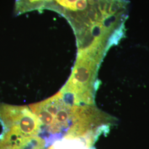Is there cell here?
Listing matches in <instances>:
<instances>
[{
	"label": "cell",
	"instance_id": "obj_1",
	"mask_svg": "<svg viewBox=\"0 0 149 149\" xmlns=\"http://www.w3.org/2000/svg\"><path fill=\"white\" fill-rule=\"evenodd\" d=\"M104 56L94 52H77L71 74L60 91L66 101L77 105L95 104L97 74Z\"/></svg>",
	"mask_w": 149,
	"mask_h": 149
},
{
	"label": "cell",
	"instance_id": "obj_4",
	"mask_svg": "<svg viewBox=\"0 0 149 149\" xmlns=\"http://www.w3.org/2000/svg\"><path fill=\"white\" fill-rule=\"evenodd\" d=\"M99 0H45L44 10H49L64 17L74 34L90 27L95 20Z\"/></svg>",
	"mask_w": 149,
	"mask_h": 149
},
{
	"label": "cell",
	"instance_id": "obj_3",
	"mask_svg": "<svg viewBox=\"0 0 149 149\" xmlns=\"http://www.w3.org/2000/svg\"><path fill=\"white\" fill-rule=\"evenodd\" d=\"M72 104L66 101L59 92L43 101L33 103L29 108L41 123L42 131L49 139L63 138L70 127Z\"/></svg>",
	"mask_w": 149,
	"mask_h": 149
},
{
	"label": "cell",
	"instance_id": "obj_5",
	"mask_svg": "<svg viewBox=\"0 0 149 149\" xmlns=\"http://www.w3.org/2000/svg\"><path fill=\"white\" fill-rule=\"evenodd\" d=\"M0 120L2 124H15L29 136H38L42 124L28 107L0 104Z\"/></svg>",
	"mask_w": 149,
	"mask_h": 149
},
{
	"label": "cell",
	"instance_id": "obj_6",
	"mask_svg": "<svg viewBox=\"0 0 149 149\" xmlns=\"http://www.w3.org/2000/svg\"><path fill=\"white\" fill-rule=\"evenodd\" d=\"M45 0H16L15 13L16 16H19L32 11L40 12L44 10Z\"/></svg>",
	"mask_w": 149,
	"mask_h": 149
},
{
	"label": "cell",
	"instance_id": "obj_2",
	"mask_svg": "<svg viewBox=\"0 0 149 149\" xmlns=\"http://www.w3.org/2000/svg\"><path fill=\"white\" fill-rule=\"evenodd\" d=\"M116 121L95 104H72L69 129L62 139L79 140L90 148L98 135Z\"/></svg>",
	"mask_w": 149,
	"mask_h": 149
}]
</instances>
